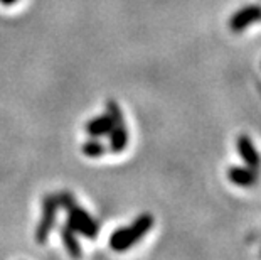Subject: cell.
I'll return each mask as SVG.
<instances>
[{
    "label": "cell",
    "instance_id": "8992f818",
    "mask_svg": "<svg viewBox=\"0 0 261 260\" xmlns=\"http://www.w3.org/2000/svg\"><path fill=\"white\" fill-rule=\"evenodd\" d=\"M227 178L236 186L251 187L258 182V173L253 168H243V166H232L227 171Z\"/></svg>",
    "mask_w": 261,
    "mask_h": 260
},
{
    "label": "cell",
    "instance_id": "52a82bcc",
    "mask_svg": "<svg viewBox=\"0 0 261 260\" xmlns=\"http://www.w3.org/2000/svg\"><path fill=\"white\" fill-rule=\"evenodd\" d=\"M113 120L110 115H105V117H98L86 124V132L91 137H101V135H108L113 129Z\"/></svg>",
    "mask_w": 261,
    "mask_h": 260
},
{
    "label": "cell",
    "instance_id": "9c48e42d",
    "mask_svg": "<svg viewBox=\"0 0 261 260\" xmlns=\"http://www.w3.org/2000/svg\"><path fill=\"white\" fill-rule=\"evenodd\" d=\"M61 239H63L64 245H66V248H68V252L71 253V255H74V257H80V255H81L80 243H77L76 233L69 228L68 225L61 228Z\"/></svg>",
    "mask_w": 261,
    "mask_h": 260
},
{
    "label": "cell",
    "instance_id": "5b68a950",
    "mask_svg": "<svg viewBox=\"0 0 261 260\" xmlns=\"http://www.w3.org/2000/svg\"><path fill=\"white\" fill-rule=\"evenodd\" d=\"M236 149H238V152H240L241 159L244 160V162H246L248 168H253V169H256V171L259 169L261 157H259V154L256 151V147H254L253 140L249 139L248 135H240V137H238Z\"/></svg>",
    "mask_w": 261,
    "mask_h": 260
},
{
    "label": "cell",
    "instance_id": "8fae6325",
    "mask_svg": "<svg viewBox=\"0 0 261 260\" xmlns=\"http://www.w3.org/2000/svg\"><path fill=\"white\" fill-rule=\"evenodd\" d=\"M107 108H108V115L112 117L113 120V125H120V124H123V113H121V108H120V105L113 102V100H110L107 103Z\"/></svg>",
    "mask_w": 261,
    "mask_h": 260
},
{
    "label": "cell",
    "instance_id": "7a4b0ae2",
    "mask_svg": "<svg viewBox=\"0 0 261 260\" xmlns=\"http://www.w3.org/2000/svg\"><path fill=\"white\" fill-rule=\"evenodd\" d=\"M152 226H153V217L148 213H143L128 228H121L118 231H115L112 239H110V247L113 250L123 252L126 248H130L133 243H137L142 237H145V233Z\"/></svg>",
    "mask_w": 261,
    "mask_h": 260
},
{
    "label": "cell",
    "instance_id": "3957f363",
    "mask_svg": "<svg viewBox=\"0 0 261 260\" xmlns=\"http://www.w3.org/2000/svg\"><path fill=\"white\" fill-rule=\"evenodd\" d=\"M59 208V200L58 196H46L42 203V220L39 223L36 230V240L39 243H44L47 240L49 231L56 223V211Z\"/></svg>",
    "mask_w": 261,
    "mask_h": 260
},
{
    "label": "cell",
    "instance_id": "6da1fadb",
    "mask_svg": "<svg viewBox=\"0 0 261 260\" xmlns=\"http://www.w3.org/2000/svg\"><path fill=\"white\" fill-rule=\"evenodd\" d=\"M59 204L68 211V226L74 233H81L88 237V239H94L98 233V223L94 221L90 213H86L85 209L77 206L74 198L69 193H63L58 196Z\"/></svg>",
    "mask_w": 261,
    "mask_h": 260
},
{
    "label": "cell",
    "instance_id": "ba28073f",
    "mask_svg": "<svg viewBox=\"0 0 261 260\" xmlns=\"http://www.w3.org/2000/svg\"><path fill=\"white\" fill-rule=\"evenodd\" d=\"M110 149L118 154L121 152L123 149L126 147V144H128V132L125 129V124H120V125H115L112 132H110Z\"/></svg>",
    "mask_w": 261,
    "mask_h": 260
},
{
    "label": "cell",
    "instance_id": "30bf717a",
    "mask_svg": "<svg viewBox=\"0 0 261 260\" xmlns=\"http://www.w3.org/2000/svg\"><path fill=\"white\" fill-rule=\"evenodd\" d=\"M105 146L101 142H98V140H90V142H86L85 146H83V152L86 154V156H90V157H99V156H103L105 154Z\"/></svg>",
    "mask_w": 261,
    "mask_h": 260
},
{
    "label": "cell",
    "instance_id": "7c38bea8",
    "mask_svg": "<svg viewBox=\"0 0 261 260\" xmlns=\"http://www.w3.org/2000/svg\"><path fill=\"white\" fill-rule=\"evenodd\" d=\"M0 2H2L4 5H12L15 0H0Z\"/></svg>",
    "mask_w": 261,
    "mask_h": 260
},
{
    "label": "cell",
    "instance_id": "277c9868",
    "mask_svg": "<svg viewBox=\"0 0 261 260\" xmlns=\"http://www.w3.org/2000/svg\"><path fill=\"white\" fill-rule=\"evenodd\" d=\"M256 22H261V5H248L232 14L229 27L232 32H243L246 27Z\"/></svg>",
    "mask_w": 261,
    "mask_h": 260
}]
</instances>
